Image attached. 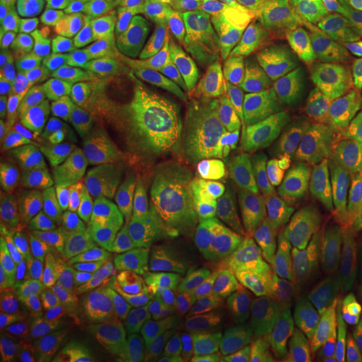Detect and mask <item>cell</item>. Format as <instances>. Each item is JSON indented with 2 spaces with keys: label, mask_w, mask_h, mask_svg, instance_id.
Instances as JSON below:
<instances>
[{
  "label": "cell",
  "mask_w": 362,
  "mask_h": 362,
  "mask_svg": "<svg viewBox=\"0 0 362 362\" xmlns=\"http://www.w3.org/2000/svg\"><path fill=\"white\" fill-rule=\"evenodd\" d=\"M139 292L156 302H168L181 292L209 286L218 250L171 233H156L129 252Z\"/></svg>",
  "instance_id": "52a82bcc"
},
{
  "label": "cell",
  "mask_w": 362,
  "mask_h": 362,
  "mask_svg": "<svg viewBox=\"0 0 362 362\" xmlns=\"http://www.w3.org/2000/svg\"><path fill=\"white\" fill-rule=\"evenodd\" d=\"M259 47L244 39L199 42L165 77V95L180 107L218 113L256 71Z\"/></svg>",
  "instance_id": "6da1fadb"
},
{
  "label": "cell",
  "mask_w": 362,
  "mask_h": 362,
  "mask_svg": "<svg viewBox=\"0 0 362 362\" xmlns=\"http://www.w3.org/2000/svg\"><path fill=\"white\" fill-rule=\"evenodd\" d=\"M2 4L14 8L16 13L25 14L33 21H42V14H45V8L49 4V0H0Z\"/></svg>",
  "instance_id": "8d00e7d4"
},
{
  "label": "cell",
  "mask_w": 362,
  "mask_h": 362,
  "mask_svg": "<svg viewBox=\"0 0 362 362\" xmlns=\"http://www.w3.org/2000/svg\"><path fill=\"white\" fill-rule=\"evenodd\" d=\"M344 4L349 6L350 14H358L362 13V0H344Z\"/></svg>",
  "instance_id": "60d3db41"
},
{
  "label": "cell",
  "mask_w": 362,
  "mask_h": 362,
  "mask_svg": "<svg viewBox=\"0 0 362 362\" xmlns=\"http://www.w3.org/2000/svg\"><path fill=\"white\" fill-rule=\"evenodd\" d=\"M268 0H214L209 13L192 35L199 42L233 40L252 37L258 13Z\"/></svg>",
  "instance_id": "83f0119b"
},
{
  "label": "cell",
  "mask_w": 362,
  "mask_h": 362,
  "mask_svg": "<svg viewBox=\"0 0 362 362\" xmlns=\"http://www.w3.org/2000/svg\"><path fill=\"white\" fill-rule=\"evenodd\" d=\"M322 2H326V4H340L342 0H322Z\"/></svg>",
  "instance_id": "b9f144b4"
},
{
  "label": "cell",
  "mask_w": 362,
  "mask_h": 362,
  "mask_svg": "<svg viewBox=\"0 0 362 362\" xmlns=\"http://www.w3.org/2000/svg\"><path fill=\"white\" fill-rule=\"evenodd\" d=\"M258 149L274 180L310 171L350 175L356 151L350 143L346 105L290 121L259 141Z\"/></svg>",
  "instance_id": "3957f363"
},
{
  "label": "cell",
  "mask_w": 362,
  "mask_h": 362,
  "mask_svg": "<svg viewBox=\"0 0 362 362\" xmlns=\"http://www.w3.org/2000/svg\"><path fill=\"white\" fill-rule=\"evenodd\" d=\"M352 47H350V66L344 89L346 113L362 103V18L352 26Z\"/></svg>",
  "instance_id": "d590c367"
},
{
  "label": "cell",
  "mask_w": 362,
  "mask_h": 362,
  "mask_svg": "<svg viewBox=\"0 0 362 362\" xmlns=\"http://www.w3.org/2000/svg\"><path fill=\"white\" fill-rule=\"evenodd\" d=\"M61 59L47 26L40 23L2 66L0 89L13 95L39 93L51 99L57 95Z\"/></svg>",
  "instance_id": "7402d4cb"
},
{
  "label": "cell",
  "mask_w": 362,
  "mask_h": 362,
  "mask_svg": "<svg viewBox=\"0 0 362 362\" xmlns=\"http://www.w3.org/2000/svg\"><path fill=\"white\" fill-rule=\"evenodd\" d=\"M272 61L274 54L259 47L254 75L221 113V131L230 145L252 141L254 137L288 121L278 95Z\"/></svg>",
  "instance_id": "2e32d148"
},
{
  "label": "cell",
  "mask_w": 362,
  "mask_h": 362,
  "mask_svg": "<svg viewBox=\"0 0 362 362\" xmlns=\"http://www.w3.org/2000/svg\"><path fill=\"white\" fill-rule=\"evenodd\" d=\"M145 300L135 298L113 316L83 328L59 350L61 362H141L151 337Z\"/></svg>",
  "instance_id": "8fae6325"
},
{
  "label": "cell",
  "mask_w": 362,
  "mask_h": 362,
  "mask_svg": "<svg viewBox=\"0 0 362 362\" xmlns=\"http://www.w3.org/2000/svg\"><path fill=\"white\" fill-rule=\"evenodd\" d=\"M361 195L342 173L310 171L272 180L254 197L252 207L304 228L342 226L358 211Z\"/></svg>",
  "instance_id": "5b68a950"
},
{
  "label": "cell",
  "mask_w": 362,
  "mask_h": 362,
  "mask_svg": "<svg viewBox=\"0 0 362 362\" xmlns=\"http://www.w3.org/2000/svg\"><path fill=\"white\" fill-rule=\"evenodd\" d=\"M40 185H42V175H37L18 192H14L8 199L2 202V214H0V230L21 238L37 252L49 232Z\"/></svg>",
  "instance_id": "4316f807"
},
{
  "label": "cell",
  "mask_w": 362,
  "mask_h": 362,
  "mask_svg": "<svg viewBox=\"0 0 362 362\" xmlns=\"http://www.w3.org/2000/svg\"><path fill=\"white\" fill-rule=\"evenodd\" d=\"M95 254L75 223L54 218L37 256L33 278L26 284H69L77 282L95 262Z\"/></svg>",
  "instance_id": "603a6c76"
},
{
  "label": "cell",
  "mask_w": 362,
  "mask_h": 362,
  "mask_svg": "<svg viewBox=\"0 0 362 362\" xmlns=\"http://www.w3.org/2000/svg\"><path fill=\"white\" fill-rule=\"evenodd\" d=\"M75 282L26 284L21 330V362H49L54 350V322Z\"/></svg>",
  "instance_id": "d4e9b609"
},
{
  "label": "cell",
  "mask_w": 362,
  "mask_h": 362,
  "mask_svg": "<svg viewBox=\"0 0 362 362\" xmlns=\"http://www.w3.org/2000/svg\"><path fill=\"white\" fill-rule=\"evenodd\" d=\"M49 97L39 93L13 95L0 90V141L2 147L25 145L49 111Z\"/></svg>",
  "instance_id": "f546056e"
},
{
  "label": "cell",
  "mask_w": 362,
  "mask_h": 362,
  "mask_svg": "<svg viewBox=\"0 0 362 362\" xmlns=\"http://www.w3.org/2000/svg\"><path fill=\"white\" fill-rule=\"evenodd\" d=\"M93 107L103 121V137L97 156L127 173L149 163L153 145L151 119L143 115L137 105H131L125 95L113 89L97 95Z\"/></svg>",
  "instance_id": "9a60e30c"
},
{
  "label": "cell",
  "mask_w": 362,
  "mask_h": 362,
  "mask_svg": "<svg viewBox=\"0 0 362 362\" xmlns=\"http://www.w3.org/2000/svg\"><path fill=\"white\" fill-rule=\"evenodd\" d=\"M276 272L270 252L250 246L223 250L209 282V290L223 312L235 318H250L264 302Z\"/></svg>",
  "instance_id": "4fadbf2b"
},
{
  "label": "cell",
  "mask_w": 362,
  "mask_h": 362,
  "mask_svg": "<svg viewBox=\"0 0 362 362\" xmlns=\"http://www.w3.org/2000/svg\"><path fill=\"white\" fill-rule=\"evenodd\" d=\"M349 135L356 156L362 159V103L349 113Z\"/></svg>",
  "instance_id": "74e56055"
},
{
  "label": "cell",
  "mask_w": 362,
  "mask_h": 362,
  "mask_svg": "<svg viewBox=\"0 0 362 362\" xmlns=\"http://www.w3.org/2000/svg\"><path fill=\"white\" fill-rule=\"evenodd\" d=\"M131 0H52L51 33L65 51H105L127 33Z\"/></svg>",
  "instance_id": "7c38bea8"
},
{
  "label": "cell",
  "mask_w": 362,
  "mask_h": 362,
  "mask_svg": "<svg viewBox=\"0 0 362 362\" xmlns=\"http://www.w3.org/2000/svg\"><path fill=\"white\" fill-rule=\"evenodd\" d=\"M349 66V37L342 30L308 49L274 57V78L288 121L344 105Z\"/></svg>",
  "instance_id": "7a4b0ae2"
},
{
  "label": "cell",
  "mask_w": 362,
  "mask_h": 362,
  "mask_svg": "<svg viewBox=\"0 0 362 362\" xmlns=\"http://www.w3.org/2000/svg\"><path fill=\"white\" fill-rule=\"evenodd\" d=\"M40 175V168L37 165L33 153H28L25 145L2 147L0 156V199H8L14 192H18L23 185Z\"/></svg>",
  "instance_id": "d6a6232c"
},
{
  "label": "cell",
  "mask_w": 362,
  "mask_h": 362,
  "mask_svg": "<svg viewBox=\"0 0 362 362\" xmlns=\"http://www.w3.org/2000/svg\"><path fill=\"white\" fill-rule=\"evenodd\" d=\"M71 223H75L85 235L97 259L109 250L129 246L147 230L156 228V220H151V214L131 194L89 209L73 218Z\"/></svg>",
  "instance_id": "44dd1931"
},
{
  "label": "cell",
  "mask_w": 362,
  "mask_h": 362,
  "mask_svg": "<svg viewBox=\"0 0 362 362\" xmlns=\"http://www.w3.org/2000/svg\"><path fill=\"white\" fill-rule=\"evenodd\" d=\"M139 23L163 28H194L209 13L214 0H137Z\"/></svg>",
  "instance_id": "4dcf8cb0"
},
{
  "label": "cell",
  "mask_w": 362,
  "mask_h": 362,
  "mask_svg": "<svg viewBox=\"0 0 362 362\" xmlns=\"http://www.w3.org/2000/svg\"><path fill=\"white\" fill-rule=\"evenodd\" d=\"M202 194L220 202H242L252 206L258 192L274 177L258 145L228 147L202 161Z\"/></svg>",
  "instance_id": "ac0fdd59"
},
{
  "label": "cell",
  "mask_w": 362,
  "mask_h": 362,
  "mask_svg": "<svg viewBox=\"0 0 362 362\" xmlns=\"http://www.w3.org/2000/svg\"><path fill=\"white\" fill-rule=\"evenodd\" d=\"M226 312L206 286L189 288L153 310L156 342L194 362H211Z\"/></svg>",
  "instance_id": "ba28073f"
},
{
  "label": "cell",
  "mask_w": 362,
  "mask_h": 362,
  "mask_svg": "<svg viewBox=\"0 0 362 362\" xmlns=\"http://www.w3.org/2000/svg\"><path fill=\"white\" fill-rule=\"evenodd\" d=\"M139 290L129 254L95 259L69 292L54 322V350L65 346L83 328L113 316L135 300Z\"/></svg>",
  "instance_id": "8992f818"
},
{
  "label": "cell",
  "mask_w": 362,
  "mask_h": 362,
  "mask_svg": "<svg viewBox=\"0 0 362 362\" xmlns=\"http://www.w3.org/2000/svg\"><path fill=\"white\" fill-rule=\"evenodd\" d=\"M361 18H362V13H361Z\"/></svg>",
  "instance_id": "ee69618b"
},
{
  "label": "cell",
  "mask_w": 362,
  "mask_h": 362,
  "mask_svg": "<svg viewBox=\"0 0 362 362\" xmlns=\"http://www.w3.org/2000/svg\"><path fill=\"white\" fill-rule=\"evenodd\" d=\"M40 23L45 21H33L6 4L0 6V66L8 63V59L16 52V49Z\"/></svg>",
  "instance_id": "e575fe53"
},
{
  "label": "cell",
  "mask_w": 362,
  "mask_h": 362,
  "mask_svg": "<svg viewBox=\"0 0 362 362\" xmlns=\"http://www.w3.org/2000/svg\"><path fill=\"white\" fill-rule=\"evenodd\" d=\"M350 16L344 0L326 4L322 0H268L258 13L252 39L280 57L302 51L332 37Z\"/></svg>",
  "instance_id": "9c48e42d"
},
{
  "label": "cell",
  "mask_w": 362,
  "mask_h": 362,
  "mask_svg": "<svg viewBox=\"0 0 362 362\" xmlns=\"http://www.w3.org/2000/svg\"><path fill=\"white\" fill-rule=\"evenodd\" d=\"M117 61L109 52L63 57L59 69L57 97L89 101L109 89L115 77Z\"/></svg>",
  "instance_id": "484cf974"
},
{
  "label": "cell",
  "mask_w": 362,
  "mask_h": 362,
  "mask_svg": "<svg viewBox=\"0 0 362 362\" xmlns=\"http://www.w3.org/2000/svg\"><path fill=\"white\" fill-rule=\"evenodd\" d=\"M350 175H354L356 180L362 181V159L358 156H354L352 165H350Z\"/></svg>",
  "instance_id": "ab89813d"
},
{
  "label": "cell",
  "mask_w": 362,
  "mask_h": 362,
  "mask_svg": "<svg viewBox=\"0 0 362 362\" xmlns=\"http://www.w3.org/2000/svg\"><path fill=\"white\" fill-rule=\"evenodd\" d=\"M103 137V121L99 111L85 101L59 99L42 117L33 133V147L45 157L51 175L77 161L97 153Z\"/></svg>",
  "instance_id": "30bf717a"
},
{
  "label": "cell",
  "mask_w": 362,
  "mask_h": 362,
  "mask_svg": "<svg viewBox=\"0 0 362 362\" xmlns=\"http://www.w3.org/2000/svg\"><path fill=\"white\" fill-rule=\"evenodd\" d=\"M131 173L111 165L101 156L77 161L51 175L47 183V202L52 218L71 221L81 214L121 197Z\"/></svg>",
  "instance_id": "5bb4252c"
},
{
  "label": "cell",
  "mask_w": 362,
  "mask_h": 362,
  "mask_svg": "<svg viewBox=\"0 0 362 362\" xmlns=\"http://www.w3.org/2000/svg\"><path fill=\"white\" fill-rule=\"evenodd\" d=\"M192 49L194 35L139 23L121 51V61L137 77L165 78Z\"/></svg>",
  "instance_id": "cb8c5ba5"
},
{
  "label": "cell",
  "mask_w": 362,
  "mask_h": 362,
  "mask_svg": "<svg viewBox=\"0 0 362 362\" xmlns=\"http://www.w3.org/2000/svg\"><path fill=\"white\" fill-rule=\"evenodd\" d=\"M156 230L211 250L280 242L290 233L284 220L232 202L195 194L156 220Z\"/></svg>",
  "instance_id": "277c9868"
},
{
  "label": "cell",
  "mask_w": 362,
  "mask_h": 362,
  "mask_svg": "<svg viewBox=\"0 0 362 362\" xmlns=\"http://www.w3.org/2000/svg\"><path fill=\"white\" fill-rule=\"evenodd\" d=\"M211 362H280L270 338L226 312Z\"/></svg>",
  "instance_id": "f1b7e54d"
},
{
  "label": "cell",
  "mask_w": 362,
  "mask_h": 362,
  "mask_svg": "<svg viewBox=\"0 0 362 362\" xmlns=\"http://www.w3.org/2000/svg\"><path fill=\"white\" fill-rule=\"evenodd\" d=\"M298 326L308 334L312 349L322 362H362V312L330 306L310 292L296 294Z\"/></svg>",
  "instance_id": "e0dca14e"
},
{
  "label": "cell",
  "mask_w": 362,
  "mask_h": 362,
  "mask_svg": "<svg viewBox=\"0 0 362 362\" xmlns=\"http://www.w3.org/2000/svg\"><path fill=\"white\" fill-rule=\"evenodd\" d=\"M39 252L21 238L0 230V284L18 286L28 282L37 266Z\"/></svg>",
  "instance_id": "1f68e13d"
},
{
  "label": "cell",
  "mask_w": 362,
  "mask_h": 362,
  "mask_svg": "<svg viewBox=\"0 0 362 362\" xmlns=\"http://www.w3.org/2000/svg\"><path fill=\"white\" fill-rule=\"evenodd\" d=\"M145 362H185V361H181L180 356H175V354H171V352H165V350H156V352H151V354L147 356V361Z\"/></svg>",
  "instance_id": "f35d334b"
},
{
  "label": "cell",
  "mask_w": 362,
  "mask_h": 362,
  "mask_svg": "<svg viewBox=\"0 0 362 362\" xmlns=\"http://www.w3.org/2000/svg\"><path fill=\"white\" fill-rule=\"evenodd\" d=\"M25 298L18 286H2L0 290V352L11 358L21 349Z\"/></svg>",
  "instance_id": "836d02e7"
},
{
  "label": "cell",
  "mask_w": 362,
  "mask_h": 362,
  "mask_svg": "<svg viewBox=\"0 0 362 362\" xmlns=\"http://www.w3.org/2000/svg\"><path fill=\"white\" fill-rule=\"evenodd\" d=\"M221 119L187 107H171L156 119V153L159 159L211 157L228 149Z\"/></svg>",
  "instance_id": "d6986e66"
},
{
  "label": "cell",
  "mask_w": 362,
  "mask_h": 362,
  "mask_svg": "<svg viewBox=\"0 0 362 362\" xmlns=\"http://www.w3.org/2000/svg\"><path fill=\"white\" fill-rule=\"evenodd\" d=\"M0 362H11V361H8V358H4V356H2V361H0Z\"/></svg>",
  "instance_id": "7bdbcfd3"
},
{
  "label": "cell",
  "mask_w": 362,
  "mask_h": 362,
  "mask_svg": "<svg viewBox=\"0 0 362 362\" xmlns=\"http://www.w3.org/2000/svg\"><path fill=\"white\" fill-rule=\"evenodd\" d=\"M202 161L157 157L131 173L127 189L157 220L187 197L202 194Z\"/></svg>",
  "instance_id": "ffe728a7"
}]
</instances>
